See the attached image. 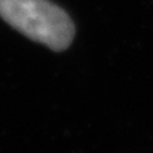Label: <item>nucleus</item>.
Masks as SVG:
<instances>
[{
	"mask_svg": "<svg viewBox=\"0 0 153 153\" xmlns=\"http://www.w3.org/2000/svg\"><path fill=\"white\" fill-rule=\"evenodd\" d=\"M0 16L26 37L54 51L65 50L75 33L70 16L48 0H0Z\"/></svg>",
	"mask_w": 153,
	"mask_h": 153,
	"instance_id": "nucleus-1",
	"label": "nucleus"
}]
</instances>
